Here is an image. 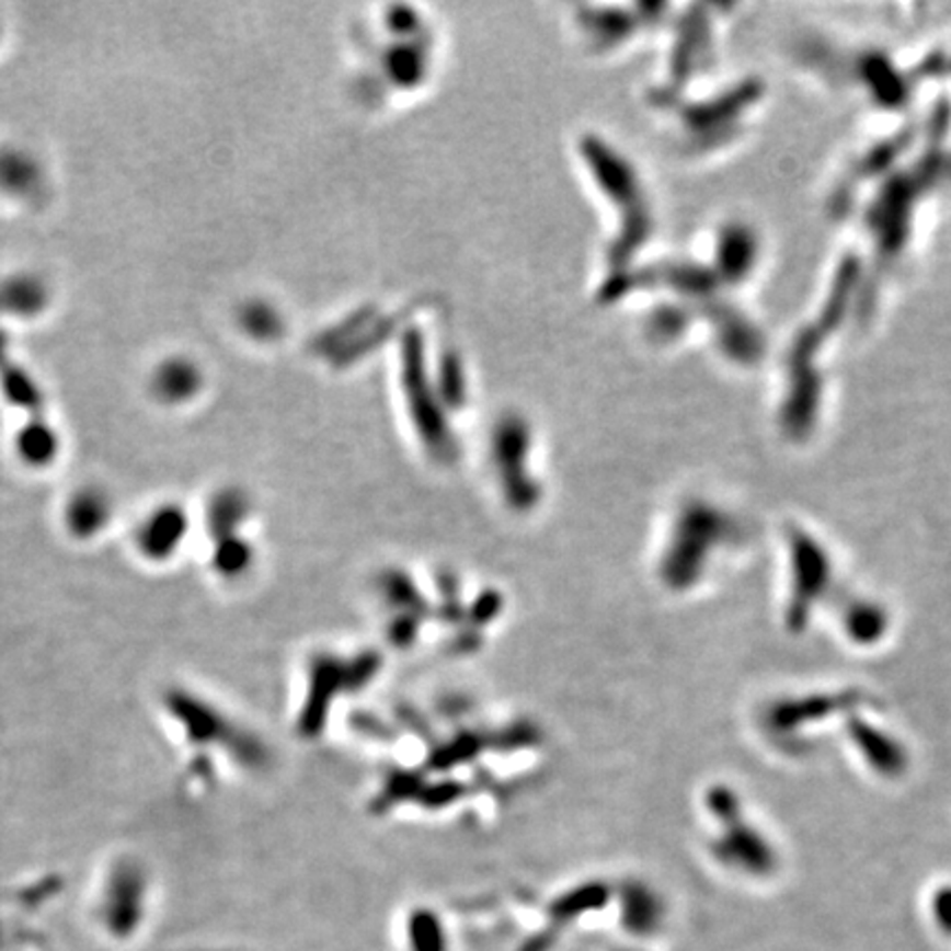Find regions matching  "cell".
<instances>
[{"mask_svg":"<svg viewBox=\"0 0 951 951\" xmlns=\"http://www.w3.org/2000/svg\"><path fill=\"white\" fill-rule=\"evenodd\" d=\"M159 709L174 738L190 754L194 769L207 767L211 771L222 763L259 769L270 760L261 738L227 707L196 687L168 685L159 696Z\"/></svg>","mask_w":951,"mask_h":951,"instance_id":"1","label":"cell"},{"mask_svg":"<svg viewBox=\"0 0 951 951\" xmlns=\"http://www.w3.org/2000/svg\"><path fill=\"white\" fill-rule=\"evenodd\" d=\"M736 523L709 505L683 509L658 558L661 584L674 593L694 588L711 558L736 536Z\"/></svg>","mask_w":951,"mask_h":951,"instance_id":"2","label":"cell"},{"mask_svg":"<svg viewBox=\"0 0 951 951\" xmlns=\"http://www.w3.org/2000/svg\"><path fill=\"white\" fill-rule=\"evenodd\" d=\"M250 518L252 507L241 492L220 490L207 501L203 512L205 564L220 584L243 582L256 566L259 549L245 531Z\"/></svg>","mask_w":951,"mask_h":951,"instance_id":"3","label":"cell"},{"mask_svg":"<svg viewBox=\"0 0 951 951\" xmlns=\"http://www.w3.org/2000/svg\"><path fill=\"white\" fill-rule=\"evenodd\" d=\"M192 531L194 518L181 503H161L133 525L130 553L144 566H170L187 549Z\"/></svg>","mask_w":951,"mask_h":951,"instance_id":"4","label":"cell"},{"mask_svg":"<svg viewBox=\"0 0 951 951\" xmlns=\"http://www.w3.org/2000/svg\"><path fill=\"white\" fill-rule=\"evenodd\" d=\"M789 549H791L793 582H791V601H789L787 619L791 628L800 630L806 626L809 615L813 612L820 597L828 591L833 569L824 547L815 538L802 531H795L791 536Z\"/></svg>","mask_w":951,"mask_h":951,"instance_id":"5","label":"cell"},{"mask_svg":"<svg viewBox=\"0 0 951 951\" xmlns=\"http://www.w3.org/2000/svg\"><path fill=\"white\" fill-rule=\"evenodd\" d=\"M115 520L113 496L98 485H84L69 492L60 523L65 536L76 545H91L100 540Z\"/></svg>","mask_w":951,"mask_h":951,"instance_id":"6","label":"cell"},{"mask_svg":"<svg viewBox=\"0 0 951 951\" xmlns=\"http://www.w3.org/2000/svg\"><path fill=\"white\" fill-rule=\"evenodd\" d=\"M850 734H852V741L857 743V747L861 749V754H866L868 763L876 771L887 774V776H896L905 769L907 756H905L903 747L894 738H890L887 734L872 730L870 725L859 723V721H855V725L850 727Z\"/></svg>","mask_w":951,"mask_h":951,"instance_id":"7","label":"cell"},{"mask_svg":"<svg viewBox=\"0 0 951 951\" xmlns=\"http://www.w3.org/2000/svg\"><path fill=\"white\" fill-rule=\"evenodd\" d=\"M198 388V373L196 368L185 359H172L165 362L152 379V390L161 401L179 403L187 401Z\"/></svg>","mask_w":951,"mask_h":951,"instance_id":"8","label":"cell"},{"mask_svg":"<svg viewBox=\"0 0 951 951\" xmlns=\"http://www.w3.org/2000/svg\"><path fill=\"white\" fill-rule=\"evenodd\" d=\"M16 454L25 465L34 469L47 467L58 456V438L51 429L43 425H34L16 438Z\"/></svg>","mask_w":951,"mask_h":951,"instance_id":"9","label":"cell"},{"mask_svg":"<svg viewBox=\"0 0 951 951\" xmlns=\"http://www.w3.org/2000/svg\"><path fill=\"white\" fill-rule=\"evenodd\" d=\"M885 628V612L868 601H859L848 612V632L861 643H870L881 637Z\"/></svg>","mask_w":951,"mask_h":951,"instance_id":"10","label":"cell"}]
</instances>
